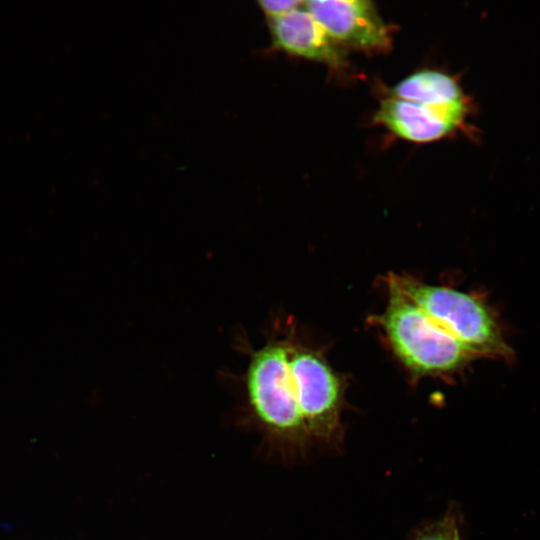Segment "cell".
Returning a JSON list of instances; mask_svg holds the SVG:
<instances>
[{
    "label": "cell",
    "instance_id": "obj_11",
    "mask_svg": "<svg viewBox=\"0 0 540 540\" xmlns=\"http://www.w3.org/2000/svg\"><path fill=\"white\" fill-rule=\"evenodd\" d=\"M12 528L10 523H0V530L9 531Z\"/></svg>",
    "mask_w": 540,
    "mask_h": 540
},
{
    "label": "cell",
    "instance_id": "obj_3",
    "mask_svg": "<svg viewBox=\"0 0 540 540\" xmlns=\"http://www.w3.org/2000/svg\"><path fill=\"white\" fill-rule=\"evenodd\" d=\"M289 341L266 344L248 365L246 387L257 418L272 432L302 440L307 432L295 400L289 370Z\"/></svg>",
    "mask_w": 540,
    "mask_h": 540
},
{
    "label": "cell",
    "instance_id": "obj_10",
    "mask_svg": "<svg viewBox=\"0 0 540 540\" xmlns=\"http://www.w3.org/2000/svg\"><path fill=\"white\" fill-rule=\"evenodd\" d=\"M257 4L268 19L284 15L292 10L300 8L303 6L304 2L299 0H260Z\"/></svg>",
    "mask_w": 540,
    "mask_h": 540
},
{
    "label": "cell",
    "instance_id": "obj_7",
    "mask_svg": "<svg viewBox=\"0 0 540 540\" xmlns=\"http://www.w3.org/2000/svg\"><path fill=\"white\" fill-rule=\"evenodd\" d=\"M273 46L285 53L339 69L346 64V52L305 8L268 18Z\"/></svg>",
    "mask_w": 540,
    "mask_h": 540
},
{
    "label": "cell",
    "instance_id": "obj_2",
    "mask_svg": "<svg viewBox=\"0 0 540 540\" xmlns=\"http://www.w3.org/2000/svg\"><path fill=\"white\" fill-rule=\"evenodd\" d=\"M388 302L378 322L397 358L415 377L455 372L473 355L387 281Z\"/></svg>",
    "mask_w": 540,
    "mask_h": 540
},
{
    "label": "cell",
    "instance_id": "obj_6",
    "mask_svg": "<svg viewBox=\"0 0 540 540\" xmlns=\"http://www.w3.org/2000/svg\"><path fill=\"white\" fill-rule=\"evenodd\" d=\"M467 113V101L425 105L389 96L381 101L373 120L401 139L422 144L455 132Z\"/></svg>",
    "mask_w": 540,
    "mask_h": 540
},
{
    "label": "cell",
    "instance_id": "obj_4",
    "mask_svg": "<svg viewBox=\"0 0 540 540\" xmlns=\"http://www.w3.org/2000/svg\"><path fill=\"white\" fill-rule=\"evenodd\" d=\"M289 370L295 400L307 435L331 440L340 426L344 386L324 356L291 343Z\"/></svg>",
    "mask_w": 540,
    "mask_h": 540
},
{
    "label": "cell",
    "instance_id": "obj_1",
    "mask_svg": "<svg viewBox=\"0 0 540 540\" xmlns=\"http://www.w3.org/2000/svg\"><path fill=\"white\" fill-rule=\"evenodd\" d=\"M386 280L458 340L474 358L511 359L512 350L494 312L479 297L454 288L427 284L408 275L390 274Z\"/></svg>",
    "mask_w": 540,
    "mask_h": 540
},
{
    "label": "cell",
    "instance_id": "obj_9",
    "mask_svg": "<svg viewBox=\"0 0 540 540\" xmlns=\"http://www.w3.org/2000/svg\"><path fill=\"white\" fill-rule=\"evenodd\" d=\"M413 540H460L457 521L447 514L422 529Z\"/></svg>",
    "mask_w": 540,
    "mask_h": 540
},
{
    "label": "cell",
    "instance_id": "obj_8",
    "mask_svg": "<svg viewBox=\"0 0 540 540\" xmlns=\"http://www.w3.org/2000/svg\"><path fill=\"white\" fill-rule=\"evenodd\" d=\"M390 96L425 105L466 101L454 77L433 69L419 70L403 78L392 87Z\"/></svg>",
    "mask_w": 540,
    "mask_h": 540
},
{
    "label": "cell",
    "instance_id": "obj_5",
    "mask_svg": "<svg viewBox=\"0 0 540 540\" xmlns=\"http://www.w3.org/2000/svg\"><path fill=\"white\" fill-rule=\"evenodd\" d=\"M305 8L342 47L374 52L391 47L390 30L372 1L311 0Z\"/></svg>",
    "mask_w": 540,
    "mask_h": 540
}]
</instances>
